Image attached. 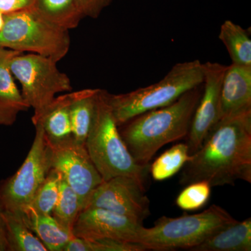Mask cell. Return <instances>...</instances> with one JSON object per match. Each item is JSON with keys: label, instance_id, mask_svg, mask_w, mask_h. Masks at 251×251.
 <instances>
[{"label": "cell", "instance_id": "cell-1", "mask_svg": "<svg viewBox=\"0 0 251 251\" xmlns=\"http://www.w3.org/2000/svg\"><path fill=\"white\" fill-rule=\"evenodd\" d=\"M180 184L251 183V110L221 119L183 167Z\"/></svg>", "mask_w": 251, "mask_h": 251}, {"label": "cell", "instance_id": "cell-2", "mask_svg": "<svg viewBox=\"0 0 251 251\" xmlns=\"http://www.w3.org/2000/svg\"><path fill=\"white\" fill-rule=\"evenodd\" d=\"M202 87L198 86L173 103L144 112L119 126L135 161L147 166L162 147L187 136Z\"/></svg>", "mask_w": 251, "mask_h": 251}, {"label": "cell", "instance_id": "cell-3", "mask_svg": "<svg viewBox=\"0 0 251 251\" xmlns=\"http://www.w3.org/2000/svg\"><path fill=\"white\" fill-rule=\"evenodd\" d=\"M107 91L99 90L95 112L85 147L103 181L125 176L145 187L150 166L135 161L120 135Z\"/></svg>", "mask_w": 251, "mask_h": 251}, {"label": "cell", "instance_id": "cell-4", "mask_svg": "<svg viewBox=\"0 0 251 251\" xmlns=\"http://www.w3.org/2000/svg\"><path fill=\"white\" fill-rule=\"evenodd\" d=\"M204 80L202 63L199 59L175 64L156 83L128 93H109V102L117 126L124 125L144 112L162 108L198 86Z\"/></svg>", "mask_w": 251, "mask_h": 251}, {"label": "cell", "instance_id": "cell-5", "mask_svg": "<svg viewBox=\"0 0 251 251\" xmlns=\"http://www.w3.org/2000/svg\"><path fill=\"white\" fill-rule=\"evenodd\" d=\"M237 221L227 211L213 204L206 210L177 218L162 216L150 228L142 227L137 244L145 251L191 250L227 225Z\"/></svg>", "mask_w": 251, "mask_h": 251}, {"label": "cell", "instance_id": "cell-6", "mask_svg": "<svg viewBox=\"0 0 251 251\" xmlns=\"http://www.w3.org/2000/svg\"><path fill=\"white\" fill-rule=\"evenodd\" d=\"M69 30L56 25L32 7L4 14L0 47L45 56L58 62L71 46Z\"/></svg>", "mask_w": 251, "mask_h": 251}, {"label": "cell", "instance_id": "cell-7", "mask_svg": "<svg viewBox=\"0 0 251 251\" xmlns=\"http://www.w3.org/2000/svg\"><path fill=\"white\" fill-rule=\"evenodd\" d=\"M57 64L34 53H18L10 61V69L21 85L23 98L34 110V125L40 121L57 94L72 91L70 78L59 71Z\"/></svg>", "mask_w": 251, "mask_h": 251}, {"label": "cell", "instance_id": "cell-8", "mask_svg": "<svg viewBox=\"0 0 251 251\" xmlns=\"http://www.w3.org/2000/svg\"><path fill=\"white\" fill-rule=\"evenodd\" d=\"M34 126L35 137L22 166L0 183V203L4 211L23 213L51 169L42 124L39 122Z\"/></svg>", "mask_w": 251, "mask_h": 251}, {"label": "cell", "instance_id": "cell-9", "mask_svg": "<svg viewBox=\"0 0 251 251\" xmlns=\"http://www.w3.org/2000/svg\"><path fill=\"white\" fill-rule=\"evenodd\" d=\"M45 140L51 169L60 173L63 179L76 193L83 210L94 190L103 181L91 159L85 144L78 143L73 137L59 142H50L46 138Z\"/></svg>", "mask_w": 251, "mask_h": 251}, {"label": "cell", "instance_id": "cell-10", "mask_svg": "<svg viewBox=\"0 0 251 251\" xmlns=\"http://www.w3.org/2000/svg\"><path fill=\"white\" fill-rule=\"evenodd\" d=\"M145 191L133 178L115 176L103 181L94 190L87 207L107 209L143 224L150 215V201Z\"/></svg>", "mask_w": 251, "mask_h": 251}, {"label": "cell", "instance_id": "cell-11", "mask_svg": "<svg viewBox=\"0 0 251 251\" xmlns=\"http://www.w3.org/2000/svg\"><path fill=\"white\" fill-rule=\"evenodd\" d=\"M202 92L187 135L190 154L202 146L211 130L220 120L221 90L227 66L217 62L202 63Z\"/></svg>", "mask_w": 251, "mask_h": 251}, {"label": "cell", "instance_id": "cell-12", "mask_svg": "<svg viewBox=\"0 0 251 251\" xmlns=\"http://www.w3.org/2000/svg\"><path fill=\"white\" fill-rule=\"evenodd\" d=\"M143 226L135 220L111 211L87 207L79 214L73 234L90 240L112 239L136 244Z\"/></svg>", "mask_w": 251, "mask_h": 251}, {"label": "cell", "instance_id": "cell-13", "mask_svg": "<svg viewBox=\"0 0 251 251\" xmlns=\"http://www.w3.org/2000/svg\"><path fill=\"white\" fill-rule=\"evenodd\" d=\"M251 110V67H226L221 90L220 120Z\"/></svg>", "mask_w": 251, "mask_h": 251}, {"label": "cell", "instance_id": "cell-14", "mask_svg": "<svg viewBox=\"0 0 251 251\" xmlns=\"http://www.w3.org/2000/svg\"><path fill=\"white\" fill-rule=\"evenodd\" d=\"M18 53L21 52L0 47V126H12L21 112L30 108L10 69V61Z\"/></svg>", "mask_w": 251, "mask_h": 251}, {"label": "cell", "instance_id": "cell-15", "mask_svg": "<svg viewBox=\"0 0 251 251\" xmlns=\"http://www.w3.org/2000/svg\"><path fill=\"white\" fill-rule=\"evenodd\" d=\"M190 251H251V218L227 225Z\"/></svg>", "mask_w": 251, "mask_h": 251}, {"label": "cell", "instance_id": "cell-16", "mask_svg": "<svg viewBox=\"0 0 251 251\" xmlns=\"http://www.w3.org/2000/svg\"><path fill=\"white\" fill-rule=\"evenodd\" d=\"M23 215L29 228L48 251H63L68 243L75 237L73 232L64 228L52 215L38 214L28 207Z\"/></svg>", "mask_w": 251, "mask_h": 251}, {"label": "cell", "instance_id": "cell-17", "mask_svg": "<svg viewBox=\"0 0 251 251\" xmlns=\"http://www.w3.org/2000/svg\"><path fill=\"white\" fill-rule=\"evenodd\" d=\"M72 99V92L56 97L39 122L42 124L44 135L49 141H62L73 137L70 118Z\"/></svg>", "mask_w": 251, "mask_h": 251}, {"label": "cell", "instance_id": "cell-18", "mask_svg": "<svg viewBox=\"0 0 251 251\" xmlns=\"http://www.w3.org/2000/svg\"><path fill=\"white\" fill-rule=\"evenodd\" d=\"M100 89H85L73 92L70 105L72 135L78 143L85 144L95 112L97 95Z\"/></svg>", "mask_w": 251, "mask_h": 251}, {"label": "cell", "instance_id": "cell-19", "mask_svg": "<svg viewBox=\"0 0 251 251\" xmlns=\"http://www.w3.org/2000/svg\"><path fill=\"white\" fill-rule=\"evenodd\" d=\"M31 7L47 21L68 30L76 28L84 18L77 0H34Z\"/></svg>", "mask_w": 251, "mask_h": 251}, {"label": "cell", "instance_id": "cell-20", "mask_svg": "<svg viewBox=\"0 0 251 251\" xmlns=\"http://www.w3.org/2000/svg\"><path fill=\"white\" fill-rule=\"evenodd\" d=\"M7 251H48L28 227L22 212L4 211Z\"/></svg>", "mask_w": 251, "mask_h": 251}, {"label": "cell", "instance_id": "cell-21", "mask_svg": "<svg viewBox=\"0 0 251 251\" xmlns=\"http://www.w3.org/2000/svg\"><path fill=\"white\" fill-rule=\"evenodd\" d=\"M228 51L232 64L251 67V40L249 32L239 25L226 21L219 35Z\"/></svg>", "mask_w": 251, "mask_h": 251}, {"label": "cell", "instance_id": "cell-22", "mask_svg": "<svg viewBox=\"0 0 251 251\" xmlns=\"http://www.w3.org/2000/svg\"><path fill=\"white\" fill-rule=\"evenodd\" d=\"M81 211L78 196L62 176L59 182L58 199L51 215L64 228L73 232Z\"/></svg>", "mask_w": 251, "mask_h": 251}, {"label": "cell", "instance_id": "cell-23", "mask_svg": "<svg viewBox=\"0 0 251 251\" xmlns=\"http://www.w3.org/2000/svg\"><path fill=\"white\" fill-rule=\"evenodd\" d=\"M186 143L172 147L158 157L150 167V173L156 181H163L174 176L191 158Z\"/></svg>", "mask_w": 251, "mask_h": 251}, {"label": "cell", "instance_id": "cell-24", "mask_svg": "<svg viewBox=\"0 0 251 251\" xmlns=\"http://www.w3.org/2000/svg\"><path fill=\"white\" fill-rule=\"evenodd\" d=\"M61 178L62 175L58 171L50 170L28 208H30L38 214L51 215L58 199Z\"/></svg>", "mask_w": 251, "mask_h": 251}, {"label": "cell", "instance_id": "cell-25", "mask_svg": "<svg viewBox=\"0 0 251 251\" xmlns=\"http://www.w3.org/2000/svg\"><path fill=\"white\" fill-rule=\"evenodd\" d=\"M143 247L134 243L120 242L112 239H82L75 237L63 251H143Z\"/></svg>", "mask_w": 251, "mask_h": 251}, {"label": "cell", "instance_id": "cell-26", "mask_svg": "<svg viewBox=\"0 0 251 251\" xmlns=\"http://www.w3.org/2000/svg\"><path fill=\"white\" fill-rule=\"evenodd\" d=\"M211 188L210 184L206 181L191 183L176 198V205L184 211L201 209L209 201Z\"/></svg>", "mask_w": 251, "mask_h": 251}, {"label": "cell", "instance_id": "cell-27", "mask_svg": "<svg viewBox=\"0 0 251 251\" xmlns=\"http://www.w3.org/2000/svg\"><path fill=\"white\" fill-rule=\"evenodd\" d=\"M112 0H77L84 18H99L105 8L111 4Z\"/></svg>", "mask_w": 251, "mask_h": 251}, {"label": "cell", "instance_id": "cell-28", "mask_svg": "<svg viewBox=\"0 0 251 251\" xmlns=\"http://www.w3.org/2000/svg\"><path fill=\"white\" fill-rule=\"evenodd\" d=\"M34 0H0V13L10 14L32 6Z\"/></svg>", "mask_w": 251, "mask_h": 251}, {"label": "cell", "instance_id": "cell-29", "mask_svg": "<svg viewBox=\"0 0 251 251\" xmlns=\"http://www.w3.org/2000/svg\"><path fill=\"white\" fill-rule=\"evenodd\" d=\"M4 209L0 203V251H7V242H6V230L4 220Z\"/></svg>", "mask_w": 251, "mask_h": 251}, {"label": "cell", "instance_id": "cell-30", "mask_svg": "<svg viewBox=\"0 0 251 251\" xmlns=\"http://www.w3.org/2000/svg\"><path fill=\"white\" fill-rule=\"evenodd\" d=\"M4 14H1L0 13V31L1 30V29L3 28V26H4Z\"/></svg>", "mask_w": 251, "mask_h": 251}]
</instances>
